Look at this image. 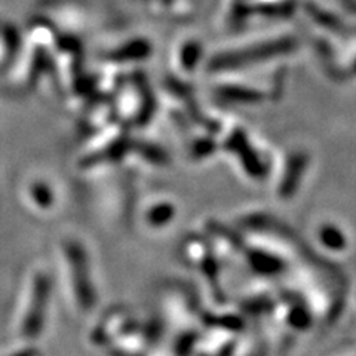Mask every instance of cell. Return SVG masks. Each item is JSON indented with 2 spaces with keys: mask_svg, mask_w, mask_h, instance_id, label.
<instances>
[{
  "mask_svg": "<svg viewBox=\"0 0 356 356\" xmlns=\"http://www.w3.org/2000/svg\"><path fill=\"white\" fill-rule=\"evenodd\" d=\"M132 316L127 309L116 307L98 319L91 330V341L94 346L110 348L120 336L134 325Z\"/></svg>",
  "mask_w": 356,
  "mask_h": 356,
  "instance_id": "2",
  "label": "cell"
},
{
  "mask_svg": "<svg viewBox=\"0 0 356 356\" xmlns=\"http://www.w3.org/2000/svg\"><path fill=\"white\" fill-rule=\"evenodd\" d=\"M49 305V282L36 275L19 298L14 330L22 343H33L42 334Z\"/></svg>",
  "mask_w": 356,
  "mask_h": 356,
  "instance_id": "1",
  "label": "cell"
}]
</instances>
